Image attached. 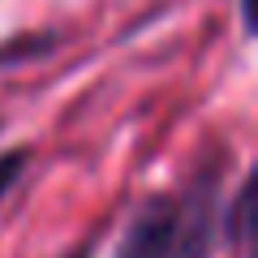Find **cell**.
Segmentation results:
<instances>
[{
	"mask_svg": "<svg viewBox=\"0 0 258 258\" xmlns=\"http://www.w3.org/2000/svg\"><path fill=\"white\" fill-rule=\"evenodd\" d=\"M220 159H207L176 189L151 194L129 215L116 258H211L220 241Z\"/></svg>",
	"mask_w": 258,
	"mask_h": 258,
	"instance_id": "cell-1",
	"label": "cell"
},
{
	"mask_svg": "<svg viewBox=\"0 0 258 258\" xmlns=\"http://www.w3.org/2000/svg\"><path fill=\"white\" fill-rule=\"evenodd\" d=\"M26 159H30V151L26 147H18V151H0V198L13 189V185L22 181V172H26Z\"/></svg>",
	"mask_w": 258,
	"mask_h": 258,
	"instance_id": "cell-2",
	"label": "cell"
},
{
	"mask_svg": "<svg viewBox=\"0 0 258 258\" xmlns=\"http://www.w3.org/2000/svg\"><path fill=\"white\" fill-rule=\"evenodd\" d=\"M91 254H95L91 245H78V249H69V254H64V258H91Z\"/></svg>",
	"mask_w": 258,
	"mask_h": 258,
	"instance_id": "cell-3",
	"label": "cell"
}]
</instances>
